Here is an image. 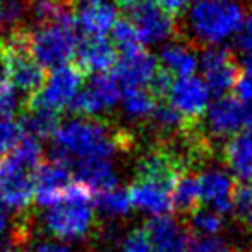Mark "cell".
Returning a JSON list of instances; mask_svg holds the SVG:
<instances>
[{"label":"cell","instance_id":"6da1fadb","mask_svg":"<svg viewBox=\"0 0 252 252\" xmlns=\"http://www.w3.org/2000/svg\"><path fill=\"white\" fill-rule=\"evenodd\" d=\"M53 159L72 166L90 159H112L119 151L129 150L130 136L96 119H74L60 124L52 137Z\"/></svg>","mask_w":252,"mask_h":252},{"label":"cell","instance_id":"7a4b0ae2","mask_svg":"<svg viewBox=\"0 0 252 252\" xmlns=\"http://www.w3.org/2000/svg\"><path fill=\"white\" fill-rule=\"evenodd\" d=\"M41 163V143L30 136H24L12 151L0 156V204L24 211L34 197L36 172Z\"/></svg>","mask_w":252,"mask_h":252},{"label":"cell","instance_id":"3957f363","mask_svg":"<svg viewBox=\"0 0 252 252\" xmlns=\"http://www.w3.org/2000/svg\"><path fill=\"white\" fill-rule=\"evenodd\" d=\"M246 21L239 0H194L187 9V28L199 43L216 47L237 36Z\"/></svg>","mask_w":252,"mask_h":252},{"label":"cell","instance_id":"277c9868","mask_svg":"<svg viewBox=\"0 0 252 252\" xmlns=\"http://www.w3.org/2000/svg\"><path fill=\"white\" fill-rule=\"evenodd\" d=\"M45 228L60 240H79L90 233L94 223L93 190L81 182L67 187L62 201L47 208Z\"/></svg>","mask_w":252,"mask_h":252},{"label":"cell","instance_id":"5b68a950","mask_svg":"<svg viewBox=\"0 0 252 252\" xmlns=\"http://www.w3.org/2000/svg\"><path fill=\"white\" fill-rule=\"evenodd\" d=\"M0 57L9 83L30 100L45 81V69L31 53L30 33L21 30L12 31L0 43Z\"/></svg>","mask_w":252,"mask_h":252},{"label":"cell","instance_id":"8992f818","mask_svg":"<svg viewBox=\"0 0 252 252\" xmlns=\"http://www.w3.org/2000/svg\"><path fill=\"white\" fill-rule=\"evenodd\" d=\"M76 16L69 19L41 24L30 33V48L33 57L43 69H57L67 65L76 55L79 38H77Z\"/></svg>","mask_w":252,"mask_h":252},{"label":"cell","instance_id":"52a82bcc","mask_svg":"<svg viewBox=\"0 0 252 252\" xmlns=\"http://www.w3.org/2000/svg\"><path fill=\"white\" fill-rule=\"evenodd\" d=\"M83 81L84 74L76 65L67 63L52 69L40 90L28 100V110H48L59 113L69 108L83 90Z\"/></svg>","mask_w":252,"mask_h":252},{"label":"cell","instance_id":"ba28073f","mask_svg":"<svg viewBox=\"0 0 252 252\" xmlns=\"http://www.w3.org/2000/svg\"><path fill=\"white\" fill-rule=\"evenodd\" d=\"M206 127L211 136H235L237 132L252 126V105L239 98H218L206 110Z\"/></svg>","mask_w":252,"mask_h":252},{"label":"cell","instance_id":"9c48e42d","mask_svg":"<svg viewBox=\"0 0 252 252\" xmlns=\"http://www.w3.org/2000/svg\"><path fill=\"white\" fill-rule=\"evenodd\" d=\"M120 96H122V88L110 70L91 77V81L79 91L69 108L77 115L88 119L115 106L117 101H120Z\"/></svg>","mask_w":252,"mask_h":252},{"label":"cell","instance_id":"30bf717a","mask_svg":"<svg viewBox=\"0 0 252 252\" xmlns=\"http://www.w3.org/2000/svg\"><path fill=\"white\" fill-rule=\"evenodd\" d=\"M199 69L202 70V81L209 94L216 100L226 96L239 77V65L233 55L218 47L206 48L199 59Z\"/></svg>","mask_w":252,"mask_h":252},{"label":"cell","instance_id":"8fae6325","mask_svg":"<svg viewBox=\"0 0 252 252\" xmlns=\"http://www.w3.org/2000/svg\"><path fill=\"white\" fill-rule=\"evenodd\" d=\"M209 91L201 77H177L168 91V103L190 124H196L209 106Z\"/></svg>","mask_w":252,"mask_h":252},{"label":"cell","instance_id":"7c38bea8","mask_svg":"<svg viewBox=\"0 0 252 252\" xmlns=\"http://www.w3.org/2000/svg\"><path fill=\"white\" fill-rule=\"evenodd\" d=\"M158 69L159 67L156 57L141 48V50L117 59V63L112 69V72L124 91L148 86Z\"/></svg>","mask_w":252,"mask_h":252},{"label":"cell","instance_id":"4fadbf2b","mask_svg":"<svg viewBox=\"0 0 252 252\" xmlns=\"http://www.w3.org/2000/svg\"><path fill=\"white\" fill-rule=\"evenodd\" d=\"M70 168L59 159H48L40 165L36 172L34 197L40 206L50 208L62 201L67 187L70 186Z\"/></svg>","mask_w":252,"mask_h":252},{"label":"cell","instance_id":"5bb4252c","mask_svg":"<svg viewBox=\"0 0 252 252\" xmlns=\"http://www.w3.org/2000/svg\"><path fill=\"white\" fill-rule=\"evenodd\" d=\"M132 23L139 33L141 43L155 45L163 43L175 33V21L170 14H166L158 3H150L143 9L130 14Z\"/></svg>","mask_w":252,"mask_h":252},{"label":"cell","instance_id":"9a60e30c","mask_svg":"<svg viewBox=\"0 0 252 252\" xmlns=\"http://www.w3.org/2000/svg\"><path fill=\"white\" fill-rule=\"evenodd\" d=\"M117 50L106 38H84L76 50V67L83 74H105L115 67Z\"/></svg>","mask_w":252,"mask_h":252},{"label":"cell","instance_id":"2e32d148","mask_svg":"<svg viewBox=\"0 0 252 252\" xmlns=\"http://www.w3.org/2000/svg\"><path fill=\"white\" fill-rule=\"evenodd\" d=\"M155 252H189L190 237L172 216H155L146 223Z\"/></svg>","mask_w":252,"mask_h":252},{"label":"cell","instance_id":"e0dca14e","mask_svg":"<svg viewBox=\"0 0 252 252\" xmlns=\"http://www.w3.org/2000/svg\"><path fill=\"white\" fill-rule=\"evenodd\" d=\"M201 201H206L209 208L218 215L230 213L233 208V182L228 173L220 168H209L199 173Z\"/></svg>","mask_w":252,"mask_h":252},{"label":"cell","instance_id":"ac0fdd59","mask_svg":"<svg viewBox=\"0 0 252 252\" xmlns=\"http://www.w3.org/2000/svg\"><path fill=\"white\" fill-rule=\"evenodd\" d=\"M117 21V7L106 0L84 3L76 14L77 30L83 31L86 38H105Z\"/></svg>","mask_w":252,"mask_h":252},{"label":"cell","instance_id":"d6986e66","mask_svg":"<svg viewBox=\"0 0 252 252\" xmlns=\"http://www.w3.org/2000/svg\"><path fill=\"white\" fill-rule=\"evenodd\" d=\"M127 192H129L130 204L134 208L148 211L155 216H166L173 209L172 190L165 189L158 184L136 179Z\"/></svg>","mask_w":252,"mask_h":252},{"label":"cell","instance_id":"ffe728a7","mask_svg":"<svg viewBox=\"0 0 252 252\" xmlns=\"http://www.w3.org/2000/svg\"><path fill=\"white\" fill-rule=\"evenodd\" d=\"M223 158L239 182L252 180V126L232 136L223 148Z\"/></svg>","mask_w":252,"mask_h":252},{"label":"cell","instance_id":"44dd1931","mask_svg":"<svg viewBox=\"0 0 252 252\" xmlns=\"http://www.w3.org/2000/svg\"><path fill=\"white\" fill-rule=\"evenodd\" d=\"M74 170L76 180L90 187L91 190L103 192V190L115 189L119 179L110 159H90V161H81L70 166Z\"/></svg>","mask_w":252,"mask_h":252},{"label":"cell","instance_id":"7402d4cb","mask_svg":"<svg viewBox=\"0 0 252 252\" xmlns=\"http://www.w3.org/2000/svg\"><path fill=\"white\" fill-rule=\"evenodd\" d=\"M159 62L163 63V69L177 77H190L199 69V59L182 43L165 45L159 52Z\"/></svg>","mask_w":252,"mask_h":252},{"label":"cell","instance_id":"603a6c76","mask_svg":"<svg viewBox=\"0 0 252 252\" xmlns=\"http://www.w3.org/2000/svg\"><path fill=\"white\" fill-rule=\"evenodd\" d=\"M24 136H30L36 141L52 139L60 127V117L55 112L48 110H28L21 120Z\"/></svg>","mask_w":252,"mask_h":252},{"label":"cell","instance_id":"cb8c5ba5","mask_svg":"<svg viewBox=\"0 0 252 252\" xmlns=\"http://www.w3.org/2000/svg\"><path fill=\"white\" fill-rule=\"evenodd\" d=\"M199 201H201L199 173H194V172L182 173L172 190L173 208L189 215L190 211L199 208Z\"/></svg>","mask_w":252,"mask_h":252},{"label":"cell","instance_id":"d4e9b609","mask_svg":"<svg viewBox=\"0 0 252 252\" xmlns=\"http://www.w3.org/2000/svg\"><path fill=\"white\" fill-rule=\"evenodd\" d=\"M30 12L33 14L38 26L50 24L74 17L72 3L69 0H33L30 3Z\"/></svg>","mask_w":252,"mask_h":252},{"label":"cell","instance_id":"484cf974","mask_svg":"<svg viewBox=\"0 0 252 252\" xmlns=\"http://www.w3.org/2000/svg\"><path fill=\"white\" fill-rule=\"evenodd\" d=\"M150 117L156 129L165 134H172L173 130H184V132H186L190 127L196 126V124L187 122L168 101H163V100L156 101V106Z\"/></svg>","mask_w":252,"mask_h":252},{"label":"cell","instance_id":"4316f807","mask_svg":"<svg viewBox=\"0 0 252 252\" xmlns=\"http://www.w3.org/2000/svg\"><path fill=\"white\" fill-rule=\"evenodd\" d=\"M93 204L100 209L101 215L113 216V218L127 215V213L130 211V208H132L130 199H129V192L120 189V187L98 192Z\"/></svg>","mask_w":252,"mask_h":252},{"label":"cell","instance_id":"83f0119b","mask_svg":"<svg viewBox=\"0 0 252 252\" xmlns=\"http://www.w3.org/2000/svg\"><path fill=\"white\" fill-rule=\"evenodd\" d=\"M122 106L126 113L132 119H144L150 117L156 106V100L153 98L150 91L143 90V88H136V90H124L122 96H120Z\"/></svg>","mask_w":252,"mask_h":252},{"label":"cell","instance_id":"f1b7e54d","mask_svg":"<svg viewBox=\"0 0 252 252\" xmlns=\"http://www.w3.org/2000/svg\"><path fill=\"white\" fill-rule=\"evenodd\" d=\"M112 34V45L117 52H120L122 55H129L137 50H141V38L137 33L136 26L132 21L129 19H120L115 23L113 30L110 31Z\"/></svg>","mask_w":252,"mask_h":252},{"label":"cell","instance_id":"f546056e","mask_svg":"<svg viewBox=\"0 0 252 252\" xmlns=\"http://www.w3.org/2000/svg\"><path fill=\"white\" fill-rule=\"evenodd\" d=\"M189 226L201 237H215L223 228V218L211 209L196 208L189 213Z\"/></svg>","mask_w":252,"mask_h":252},{"label":"cell","instance_id":"4dcf8cb0","mask_svg":"<svg viewBox=\"0 0 252 252\" xmlns=\"http://www.w3.org/2000/svg\"><path fill=\"white\" fill-rule=\"evenodd\" d=\"M23 137L24 132L21 122L14 120L12 117H2L0 119V156L12 151Z\"/></svg>","mask_w":252,"mask_h":252},{"label":"cell","instance_id":"1f68e13d","mask_svg":"<svg viewBox=\"0 0 252 252\" xmlns=\"http://www.w3.org/2000/svg\"><path fill=\"white\" fill-rule=\"evenodd\" d=\"M233 206L244 223L252 228V180L233 187Z\"/></svg>","mask_w":252,"mask_h":252},{"label":"cell","instance_id":"d6a6232c","mask_svg":"<svg viewBox=\"0 0 252 252\" xmlns=\"http://www.w3.org/2000/svg\"><path fill=\"white\" fill-rule=\"evenodd\" d=\"M19 100H17V91L9 83V79H0V119L2 117H12L17 110Z\"/></svg>","mask_w":252,"mask_h":252},{"label":"cell","instance_id":"836d02e7","mask_svg":"<svg viewBox=\"0 0 252 252\" xmlns=\"http://www.w3.org/2000/svg\"><path fill=\"white\" fill-rule=\"evenodd\" d=\"M122 252H155V247L146 230L136 228L126 237L122 244Z\"/></svg>","mask_w":252,"mask_h":252},{"label":"cell","instance_id":"e575fe53","mask_svg":"<svg viewBox=\"0 0 252 252\" xmlns=\"http://www.w3.org/2000/svg\"><path fill=\"white\" fill-rule=\"evenodd\" d=\"M172 84H173L172 74L165 69H158L148 86H150V93L153 94V98L156 101H161L165 96H168V91L172 88Z\"/></svg>","mask_w":252,"mask_h":252},{"label":"cell","instance_id":"d590c367","mask_svg":"<svg viewBox=\"0 0 252 252\" xmlns=\"http://www.w3.org/2000/svg\"><path fill=\"white\" fill-rule=\"evenodd\" d=\"M189 252H232V249L218 237H197L190 239Z\"/></svg>","mask_w":252,"mask_h":252},{"label":"cell","instance_id":"8d00e7d4","mask_svg":"<svg viewBox=\"0 0 252 252\" xmlns=\"http://www.w3.org/2000/svg\"><path fill=\"white\" fill-rule=\"evenodd\" d=\"M5 23L17 24L28 12V5L24 0H5V5L2 7Z\"/></svg>","mask_w":252,"mask_h":252},{"label":"cell","instance_id":"74e56055","mask_svg":"<svg viewBox=\"0 0 252 252\" xmlns=\"http://www.w3.org/2000/svg\"><path fill=\"white\" fill-rule=\"evenodd\" d=\"M235 47L240 53L252 52V14L246 17L242 24V30L239 31L235 38Z\"/></svg>","mask_w":252,"mask_h":252},{"label":"cell","instance_id":"f35d334b","mask_svg":"<svg viewBox=\"0 0 252 252\" xmlns=\"http://www.w3.org/2000/svg\"><path fill=\"white\" fill-rule=\"evenodd\" d=\"M233 88H235L237 98H239L240 101L247 103V105H252V74L249 72L239 74Z\"/></svg>","mask_w":252,"mask_h":252},{"label":"cell","instance_id":"ab89813d","mask_svg":"<svg viewBox=\"0 0 252 252\" xmlns=\"http://www.w3.org/2000/svg\"><path fill=\"white\" fill-rule=\"evenodd\" d=\"M194 0H158V5L165 10L166 14L170 16H179V14L186 12L187 9L190 7Z\"/></svg>","mask_w":252,"mask_h":252},{"label":"cell","instance_id":"60d3db41","mask_svg":"<svg viewBox=\"0 0 252 252\" xmlns=\"http://www.w3.org/2000/svg\"><path fill=\"white\" fill-rule=\"evenodd\" d=\"M115 2H117V5H119L120 9L126 10V12L134 14L136 10H139V9H143V7L153 3V0H115Z\"/></svg>","mask_w":252,"mask_h":252},{"label":"cell","instance_id":"b9f144b4","mask_svg":"<svg viewBox=\"0 0 252 252\" xmlns=\"http://www.w3.org/2000/svg\"><path fill=\"white\" fill-rule=\"evenodd\" d=\"M33 252H70L69 247L62 246V244H53V242H43L36 247Z\"/></svg>","mask_w":252,"mask_h":252},{"label":"cell","instance_id":"7bdbcfd3","mask_svg":"<svg viewBox=\"0 0 252 252\" xmlns=\"http://www.w3.org/2000/svg\"><path fill=\"white\" fill-rule=\"evenodd\" d=\"M242 67L246 69V72L252 74V52H247V53H242Z\"/></svg>","mask_w":252,"mask_h":252},{"label":"cell","instance_id":"ee69618b","mask_svg":"<svg viewBox=\"0 0 252 252\" xmlns=\"http://www.w3.org/2000/svg\"><path fill=\"white\" fill-rule=\"evenodd\" d=\"M5 17H3V10H2V7H0V33L3 31V28H5Z\"/></svg>","mask_w":252,"mask_h":252},{"label":"cell","instance_id":"f6af8a7d","mask_svg":"<svg viewBox=\"0 0 252 252\" xmlns=\"http://www.w3.org/2000/svg\"><path fill=\"white\" fill-rule=\"evenodd\" d=\"M5 67H3V62H2V57H0V79H5Z\"/></svg>","mask_w":252,"mask_h":252},{"label":"cell","instance_id":"bcb514c9","mask_svg":"<svg viewBox=\"0 0 252 252\" xmlns=\"http://www.w3.org/2000/svg\"><path fill=\"white\" fill-rule=\"evenodd\" d=\"M79 2H83V5H84V3H93V2H101V0H79Z\"/></svg>","mask_w":252,"mask_h":252},{"label":"cell","instance_id":"7dc6e473","mask_svg":"<svg viewBox=\"0 0 252 252\" xmlns=\"http://www.w3.org/2000/svg\"><path fill=\"white\" fill-rule=\"evenodd\" d=\"M0 2H5V0H0Z\"/></svg>","mask_w":252,"mask_h":252}]
</instances>
